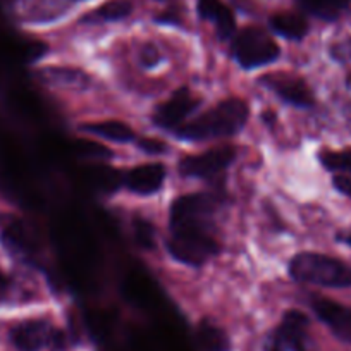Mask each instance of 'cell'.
I'll return each instance as SVG.
<instances>
[{
	"label": "cell",
	"mask_w": 351,
	"mask_h": 351,
	"mask_svg": "<svg viewBox=\"0 0 351 351\" xmlns=\"http://www.w3.org/2000/svg\"><path fill=\"white\" fill-rule=\"evenodd\" d=\"M289 274L295 281L322 288H351V265L326 255V253L303 252L289 262Z\"/></svg>",
	"instance_id": "2"
},
{
	"label": "cell",
	"mask_w": 351,
	"mask_h": 351,
	"mask_svg": "<svg viewBox=\"0 0 351 351\" xmlns=\"http://www.w3.org/2000/svg\"><path fill=\"white\" fill-rule=\"evenodd\" d=\"M197 11L202 19L214 25L215 33L221 40H228L234 35V14L222 0H198Z\"/></svg>",
	"instance_id": "13"
},
{
	"label": "cell",
	"mask_w": 351,
	"mask_h": 351,
	"mask_svg": "<svg viewBox=\"0 0 351 351\" xmlns=\"http://www.w3.org/2000/svg\"><path fill=\"white\" fill-rule=\"evenodd\" d=\"M298 2L306 12L326 21L337 19L351 5V0H298Z\"/></svg>",
	"instance_id": "19"
},
{
	"label": "cell",
	"mask_w": 351,
	"mask_h": 351,
	"mask_svg": "<svg viewBox=\"0 0 351 351\" xmlns=\"http://www.w3.org/2000/svg\"><path fill=\"white\" fill-rule=\"evenodd\" d=\"M133 12V4L130 0H110L107 4L100 5L95 11L88 12L81 23L84 25H100V23H114L126 19Z\"/></svg>",
	"instance_id": "17"
},
{
	"label": "cell",
	"mask_w": 351,
	"mask_h": 351,
	"mask_svg": "<svg viewBox=\"0 0 351 351\" xmlns=\"http://www.w3.org/2000/svg\"><path fill=\"white\" fill-rule=\"evenodd\" d=\"M258 83L271 90L282 102L298 109H310L315 104L313 92L303 77L289 76V74H267L260 77Z\"/></svg>",
	"instance_id": "10"
},
{
	"label": "cell",
	"mask_w": 351,
	"mask_h": 351,
	"mask_svg": "<svg viewBox=\"0 0 351 351\" xmlns=\"http://www.w3.org/2000/svg\"><path fill=\"white\" fill-rule=\"evenodd\" d=\"M160 60V52L154 47H145L143 52H141V64L148 67H154L155 64H158Z\"/></svg>",
	"instance_id": "24"
},
{
	"label": "cell",
	"mask_w": 351,
	"mask_h": 351,
	"mask_svg": "<svg viewBox=\"0 0 351 351\" xmlns=\"http://www.w3.org/2000/svg\"><path fill=\"white\" fill-rule=\"evenodd\" d=\"M134 236L136 241L145 248H154L155 246V229L150 222L143 219H134Z\"/></svg>",
	"instance_id": "21"
},
{
	"label": "cell",
	"mask_w": 351,
	"mask_h": 351,
	"mask_svg": "<svg viewBox=\"0 0 351 351\" xmlns=\"http://www.w3.org/2000/svg\"><path fill=\"white\" fill-rule=\"evenodd\" d=\"M167 250L178 262L191 267H202L214 255H217L221 245L212 234V229H181L171 231Z\"/></svg>",
	"instance_id": "3"
},
{
	"label": "cell",
	"mask_w": 351,
	"mask_h": 351,
	"mask_svg": "<svg viewBox=\"0 0 351 351\" xmlns=\"http://www.w3.org/2000/svg\"><path fill=\"white\" fill-rule=\"evenodd\" d=\"M238 157L234 147H217L198 155H190L180 162V174L195 180H214Z\"/></svg>",
	"instance_id": "8"
},
{
	"label": "cell",
	"mask_w": 351,
	"mask_h": 351,
	"mask_svg": "<svg viewBox=\"0 0 351 351\" xmlns=\"http://www.w3.org/2000/svg\"><path fill=\"white\" fill-rule=\"evenodd\" d=\"M271 29L288 40H303L308 33V21L296 12H278L271 18Z\"/></svg>",
	"instance_id": "15"
},
{
	"label": "cell",
	"mask_w": 351,
	"mask_h": 351,
	"mask_svg": "<svg viewBox=\"0 0 351 351\" xmlns=\"http://www.w3.org/2000/svg\"><path fill=\"white\" fill-rule=\"evenodd\" d=\"M165 167L162 164H145L134 167L124 176V186L136 195H155L165 181Z\"/></svg>",
	"instance_id": "12"
},
{
	"label": "cell",
	"mask_w": 351,
	"mask_h": 351,
	"mask_svg": "<svg viewBox=\"0 0 351 351\" xmlns=\"http://www.w3.org/2000/svg\"><path fill=\"white\" fill-rule=\"evenodd\" d=\"M8 289H9V279L5 278L2 272H0V300L4 298L5 293H8Z\"/></svg>",
	"instance_id": "27"
},
{
	"label": "cell",
	"mask_w": 351,
	"mask_h": 351,
	"mask_svg": "<svg viewBox=\"0 0 351 351\" xmlns=\"http://www.w3.org/2000/svg\"><path fill=\"white\" fill-rule=\"evenodd\" d=\"M231 53L243 69H256L278 60L281 49L265 29L250 26L234 36Z\"/></svg>",
	"instance_id": "4"
},
{
	"label": "cell",
	"mask_w": 351,
	"mask_h": 351,
	"mask_svg": "<svg viewBox=\"0 0 351 351\" xmlns=\"http://www.w3.org/2000/svg\"><path fill=\"white\" fill-rule=\"evenodd\" d=\"M140 148L147 154H162L165 152V145L160 143V141H155V140H140L138 141Z\"/></svg>",
	"instance_id": "25"
},
{
	"label": "cell",
	"mask_w": 351,
	"mask_h": 351,
	"mask_svg": "<svg viewBox=\"0 0 351 351\" xmlns=\"http://www.w3.org/2000/svg\"><path fill=\"white\" fill-rule=\"evenodd\" d=\"M197 337L205 351H229L231 348V341L226 330L208 319L198 324Z\"/></svg>",
	"instance_id": "18"
},
{
	"label": "cell",
	"mask_w": 351,
	"mask_h": 351,
	"mask_svg": "<svg viewBox=\"0 0 351 351\" xmlns=\"http://www.w3.org/2000/svg\"><path fill=\"white\" fill-rule=\"evenodd\" d=\"M334 188H336L339 193L346 195V197L351 198V176L348 174H339L332 180Z\"/></svg>",
	"instance_id": "23"
},
{
	"label": "cell",
	"mask_w": 351,
	"mask_h": 351,
	"mask_svg": "<svg viewBox=\"0 0 351 351\" xmlns=\"http://www.w3.org/2000/svg\"><path fill=\"white\" fill-rule=\"evenodd\" d=\"M12 346L18 351H42L64 350L67 344L66 334L43 319H33L19 322L9 332Z\"/></svg>",
	"instance_id": "6"
},
{
	"label": "cell",
	"mask_w": 351,
	"mask_h": 351,
	"mask_svg": "<svg viewBox=\"0 0 351 351\" xmlns=\"http://www.w3.org/2000/svg\"><path fill=\"white\" fill-rule=\"evenodd\" d=\"M312 310L337 339L351 344V306L320 296L312 302Z\"/></svg>",
	"instance_id": "11"
},
{
	"label": "cell",
	"mask_w": 351,
	"mask_h": 351,
	"mask_svg": "<svg viewBox=\"0 0 351 351\" xmlns=\"http://www.w3.org/2000/svg\"><path fill=\"white\" fill-rule=\"evenodd\" d=\"M83 133L104 138V140L116 141V143H133L136 141V133L123 121H100V123H88L80 128Z\"/></svg>",
	"instance_id": "14"
},
{
	"label": "cell",
	"mask_w": 351,
	"mask_h": 351,
	"mask_svg": "<svg viewBox=\"0 0 351 351\" xmlns=\"http://www.w3.org/2000/svg\"><path fill=\"white\" fill-rule=\"evenodd\" d=\"M319 160L327 171L351 174V150H324L320 152Z\"/></svg>",
	"instance_id": "20"
},
{
	"label": "cell",
	"mask_w": 351,
	"mask_h": 351,
	"mask_svg": "<svg viewBox=\"0 0 351 351\" xmlns=\"http://www.w3.org/2000/svg\"><path fill=\"white\" fill-rule=\"evenodd\" d=\"M330 53H332V57H336L337 60H351V38L336 43V45L330 49Z\"/></svg>",
	"instance_id": "22"
},
{
	"label": "cell",
	"mask_w": 351,
	"mask_h": 351,
	"mask_svg": "<svg viewBox=\"0 0 351 351\" xmlns=\"http://www.w3.org/2000/svg\"><path fill=\"white\" fill-rule=\"evenodd\" d=\"M219 200L214 193H190L176 198L171 207V229L212 228V215L217 212Z\"/></svg>",
	"instance_id": "7"
},
{
	"label": "cell",
	"mask_w": 351,
	"mask_h": 351,
	"mask_svg": "<svg viewBox=\"0 0 351 351\" xmlns=\"http://www.w3.org/2000/svg\"><path fill=\"white\" fill-rule=\"evenodd\" d=\"M348 90H350V93H351V77H350V81H348Z\"/></svg>",
	"instance_id": "28"
},
{
	"label": "cell",
	"mask_w": 351,
	"mask_h": 351,
	"mask_svg": "<svg viewBox=\"0 0 351 351\" xmlns=\"http://www.w3.org/2000/svg\"><path fill=\"white\" fill-rule=\"evenodd\" d=\"M267 351H317L310 320L300 310H289L269 336Z\"/></svg>",
	"instance_id": "5"
},
{
	"label": "cell",
	"mask_w": 351,
	"mask_h": 351,
	"mask_svg": "<svg viewBox=\"0 0 351 351\" xmlns=\"http://www.w3.org/2000/svg\"><path fill=\"white\" fill-rule=\"evenodd\" d=\"M42 77L52 86L66 88V90H84L90 86V77L81 69L74 67H50L43 71Z\"/></svg>",
	"instance_id": "16"
},
{
	"label": "cell",
	"mask_w": 351,
	"mask_h": 351,
	"mask_svg": "<svg viewBox=\"0 0 351 351\" xmlns=\"http://www.w3.org/2000/svg\"><path fill=\"white\" fill-rule=\"evenodd\" d=\"M336 239L339 243H343V245L350 246V248H351V228L350 229H343V231L337 232Z\"/></svg>",
	"instance_id": "26"
},
{
	"label": "cell",
	"mask_w": 351,
	"mask_h": 351,
	"mask_svg": "<svg viewBox=\"0 0 351 351\" xmlns=\"http://www.w3.org/2000/svg\"><path fill=\"white\" fill-rule=\"evenodd\" d=\"M250 107L241 99L222 100L202 116L178 128L174 134L186 141H205L212 138L234 136L248 123Z\"/></svg>",
	"instance_id": "1"
},
{
	"label": "cell",
	"mask_w": 351,
	"mask_h": 351,
	"mask_svg": "<svg viewBox=\"0 0 351 351\" xmlns=\"http://www.w3.org/2000/svg\"><path fill=\"white\" fill-rule=\"evenodd\" d=\"M200 106V99L195 93H191L188 88H180L172 93L169 100L155 109L154 124L174 133L178 128L186 123L188 117L195 112Z\"/></svg>",
	"instance_id": "9"
}]
</instances>
